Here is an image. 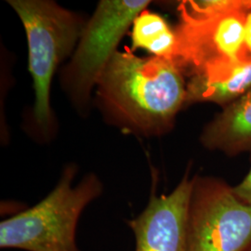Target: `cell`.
I'll list each match as a JSON object with an SVG mask.
<instances>
[{
	"instance_id": "cell-1",
	"label": "cell",
	"mask_w": 251,
	"mask_h": 251,
	"mask_svg": "<svg viewBox=\"0 0 251 251\" xmlns=\"http://www.w3.org/2000/svg\"><path fill=\"white\" fill-rule=\"evenodd\" d=\"M183 74L172 59L117 50L98 82L97 102L108 122L124 131L164 134L186 102Z\"/></svg>"
},
{
	"instance_id": "cell-2",
	"label": "cell",
	"mask_w": 251,
	"mask_h": 251,
	"mask_svg": "<svg viewBox=\"0 0 251 251\" xmlns=\"http://www.w3.org/2000/svg\"><path fill=\"white\" fill-rule=\"evenodd\" d=\"M77 167L64 168L56 187L39 203L0 223V248L25 251H80L76 229L83 210L100 197L103 184L90 173L74 185Z\"/></svg>"
},
{
	"instance_id": "cell-3",
	"label": "cell",
	"mask_w": 251,
	"mask_h": 251,
	"mask_svg": "<svg viewBox=\"0 0 251 251\" xmlns=\"http://www.w3.org/2000/svg\"><path fill=\"white\" fill-rule=\"evenodd\" d=\"M27 36L29 72L33 78V117L48 132L53 126L50 87L58 66L74 53L87 22L77 13L49 0H11Z\"/></svg>"
},
{
	"instance_id": "cell-4",
	"label": "cell",
	"mask_w": 251,
	"mask_h": 251,
	"mask_svg": "<svg viewBox=\"0 0 251 251\" xmlns=\"http://www.w3.org/2000/svg\"><path fill=\"white\" fill-rule=\"evenodd\" d=\"M149 0H102L81 35L71 60L63 68V90L80 112L89 109L90 94L97 87L122 37Z\"/></svg>"
},
{
	"instance_id": "cell-5",
	"label": "cell",
	"mask_w": 251,
	"mask_h": 251,
	"mask_svg": "<svg viewBox=\"0 0 251 251\" xmlns=\"http://www.w3.org/2000/svg\"><path fill=\"white\" fill-rule=\"evenodd\" d=\"M188 251H250L251 206L213 177H194L187 214Z\"/></svg>"
},
{
	"instance_id": "cell-6",
	"label": "cell",
	"mask_w": 251,
	"mask_h": 251,
	"mask_svg": "<svg viewBox=\"0 0 251 251\" xmlns=\"http://www.w3.org/2000/svg\"><path fill=\"white\" fill-rule=\"evenodd\" d=\"M179 11L174 61L183 73L192 75L213 64L251 58L244 39L249 12L202 13L191 9L186 1L179 4Z\"/></svg>"
},
{
	"instance_id": "cell-7",
	"label": "cell",
	"mask_w": 251,
	"mask_h": 251,
	"mask_svg": "<svg viewBox=\"0 0 251 251\" xmlns=\"http://www.w3.org/2000/svg\"><path fill=\"white\" fill-rule=\"evenodd\" d=\"M193 178L185 174L169 195L151 194L144 211L126 224L134 233L135 251H188L187 214Z\"/></svg>"
},
{
	"instance_id": "cell-8",
	"label": "cell",
	"mask_w": 251,
	"mask_h": 251,
	"mask_svg": "<svg viewBox=\"0 0 251 251\" xmlns=\"http://www.w3.org/2000/svg\"><path fill=\"white\" fill-rule=\"evenodd\" d=\"M251 90V58L217 63L191 75L186 102L232 103Z\"/></svg>"
},
{
	"instance_id": "cell-9",
	"label": "cell",
	"mask_w": 251,
	"mask_h": 251,
	"mask_svg": "<svg viewBox=\"0 0 251 251\" xmlns=\"http://www.w3.org/2000/svg\"><path fill=\"white\" fill-rule=\"evenodd\" d=\"M203 144L229 154L251 149V90L235 100L206 126Z\"/></svg>"
},
{
	"instance_id": "cell-10",
	"label": "cell",
	"mask_w": 251,
	"mask_h": 251,
	"mask_svg": "<svg viewBox=\"0 0 251 251\" xmlns=\"http://www.w3.org/2000/svg\"><path fill=\"white\" fill-rule=\"evenodd\" d=\"M131 50L144 49L155 57L174 60L177 51V36L165 19L147 9L132 24Z\"/></svg>"
},
{
	"instance_id": "cell-11",
	"label": "cell",
	"mask_w": 251,
	"mask_h": 251,
	"mask_svg": "<svg viewBox=\"0 0 251 251\" xmlns=\"http://www.w3.org/2000/svg\"><path fill=\"white\" fill-rule=\"evenodd\" d=\"M233 191L242 202L251 206V167L248 175L238 185L233 187Z\"/></svg>"
},
{
	"instance_id": "cell-12",
	"label": "cell",
	"mask_w": 251,
	"mask_h": 251,
	"mask_svg": "<svg viewBox=\"0 0 251 251\" xmlns=\"http://www.w3.org/2000/svg\"><path fill=\"white\" fill-rule=\"evenodd\" d=\"M244 39L248 50L251 54V11L247 14L244 29Z\"/></svg>"
},
{
	"instance_id": "cell-13",
	"label": "cell",
	"mask_w": 251,
	"mask_h": 251,
	"mask_svg": "<svg viewBox=\"0 0 251 251\" xmlns=\"http://www.w3.org/2000/svg\"></svg>"
}]
</instances>
